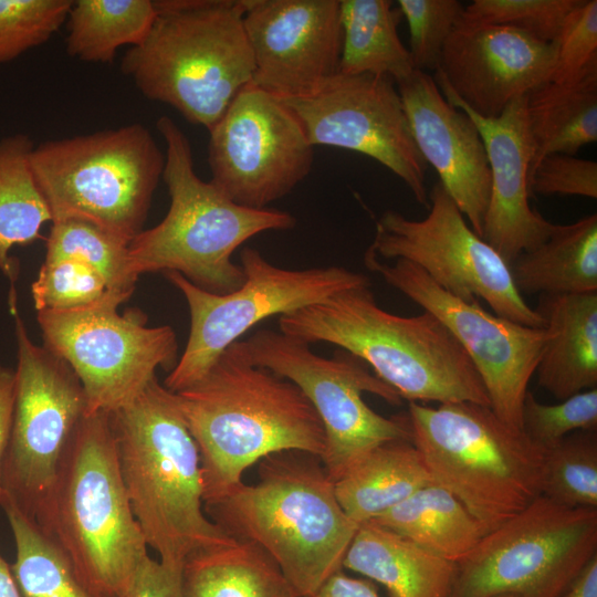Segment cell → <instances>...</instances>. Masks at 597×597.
I'll return each instance as SVG.
<instances>
[{
	"instance_id": "6da1fadb",
	"label": "cell",
	"mask_w": 597,
	"mask_h": 597,
	"mask_svg": "<svg viewBox=\"0 0 597 597\" xmlns=\"http://www.w3.org/2000/svg\"><path fill=\"white\" fill-rule=\"evenodd\" d=\"M172 396L198 447L203 506L243 483V472L268 455L301 451L322 460L325 453V430L307 397L291 380L252 364L240 341Z\"/></svg>"
},
{
	"instance_id": "7a4b0ae2",
	"label": "cell",
	"mask_w": 597,
	"mask_h": 597,
	"mask_svg": "<svg viewBox=\"0 0 597 597\" xmlns=\"http://www.w3.org/2000/svg\"><path fill=\"white\" fill-rule=\"evenodd\" d=\"M280 332L306 344L329 343L362 362L409 402L490 406L469 356L431 313L392 314L375 300L370 281L279 317Z\"/></svg>"
},
{
	"instance_id": "3957f363",
	"label": "cell",
	"mask_w": 597,
	"mask_h": 597,
	"mask_svg": "<svg viewBox=\"0 0 597 597\" xmlns=\"http://www.w3.org/2000/svg\"><path fill=\"white\" fill-rule=\"evenodd\" d=\"M109 418L134 516L163 564L182 568L192 554L234 541L205 511L198 447L171 391L155 378Z\"/></svg>"
},
{
	"instance_id": "277c9868",
	"label": "cell",
	"mask_w": 597,
	"mask_h": 597,
	"mask_svg": "<svg viewBox=\"0 0 597 597\" xmlns=\"http://www.w3.org/2000/svg\"><path fill=\"white\" fill-rule=\"evenodd\" d=\"M231 537L255 545L302 597L342 570L358 525L339 505L318 457L284 451L260 461L259 480L205 505Z\"/></svg>"
},
{
	"instance_id": "5b68a950",
	"label": "cell",
	"mask_w": 597,
	"mask_h": 597,
	"mask_svg": "<svg viewBox=\"0 0 597 597\" xmlns=\"http://www.w3.org/2000/svg\"><path fill=\"white\" fill-rule=\"evenodd\" d=\"M248 0H154L157 17L121 69L148 100L210 130L252 83L254 60L243 25Z\"/></svg>"
},
{
	"instance_id": "8992f818",
	"label": "cell",
	"mask_w": 597,
	"mask_h": 597,
	"mask_svg": "<svg viewBox=\"0 0 597 597\" xmlns=\"http://www.w3.org/2000/svg\"><path fill=\"white\" fill-rule=\"evenodd\" d=\"M156 128L166 145L163 180L170 205L164 219L128 243L133 273L177 272L216 294L240 287L244 274L233 252L261 232L289 230L296 219L276 209H252L232 201L211 180L198 177L189 139L169 117Z\"/></svg>"
},
{
	"instance_id": "52a82bcc",
	"label": "cell",
	"mask_w": 597,
	"mask_h": 597,
	"mask_svg": "<svg viewBox=\"0 0 597 597\" xmlns=\"http://www.w3.org/2000/svg\"><path fill=\"white\" fill-rule=\"evenodd\" d=\"M33 520L88 587L119 597L148 546L123 482L109 413L82 418Z\"/></svg>"
},
{
	"instance_id": "ba28073f",
	"label": "cell",
	"mask_w": 597,
	"mask_h": 597,
	"mask_svg": "<svg viewBox=\"0 0 597 597\" xmlns=\"http://www.w3.org/2000/svg\"><path fill=\"white\" fill-rule=\"evenodd\" d=\"M406 416L433 482L488 532L541 495L545 451L491 407L409 402Z\"/></svg>"
},
{
	"instance_id": "9c48e42d",
	"label": "cell",
	"mask_w": 597,
	"mask_h": 597,
	"mask_svg": "<svg viewBox=\"0 0 597 597\" xmlns=\"http://www.w3.org/2000/svg\"><path fill=\"white\" fill-rule=\"evenodd\" d=\"M164 165L140 123L45 140L31 153L51 222L86 221L127 242L143 230Z\"/></svg>"
},
{
	"instance_id": "30bf717a",
	"label": "cell",
	"mask_w": 597,
	"mask_h": 597,
	"mask_svg": "<svg viewBox=\"0 0 597 597\" xmlns=\"http://www.w3.org/2000/svg\"><path fill=\"white\" fill-rule=\"evenodd\" d=\"M597 556V509L540 495L458 564L451 597H563Z\"/></svg>"
},
{
	"instance_id": "8fae6325",
	"label": "cell",
	"mask_w": 597,
	"mask_h": 597,
	"mask_svg": "<svg viewBox=\"0 0 597 597\" xmlns=\"http://www.w3.org/2000/svg\"><path fill=\"white\" fill-rule=\"evenodd\" d=\"M128 298L109 291L85 306L38 311L43 346L80 379L86 415L126 406L156 378L158 368L171 370L178 360L171 326H147L139 310L118 313Z\"/></svg>"
},
{
	"instance_id": "7c38bea8",
	"label": "cell",
	"mask_w": 597,
	"mask_h": 597,
	"mask_svg": "<svg viewBox=\"0 0 597 597\" xmlns=\"http://www.w3.org/2000/svg\"><path fill=\"white\" fill-rule=\"evenodd\" d=\"M240 345L252 364L291 380L311 401L325 430L322 463L333 482L374 448L411 441L406 415L384 417L363 399L370 392L391 405L401 402L397 391L355 356L323 357L308 344L271 329H260Z\"/></svg>"
},
{
	"instance_id": "4fadbf2b",
	"label": "cell",
	"mask_w": 597,
	"mask_h": 597,
	"mask_svg": "<svg viewBox=\"0 0 597 597\" xmlns=\"http://www.w3.org/2000/svg\"><path fill=\"white\" fill-rule=\"evenodd\" d=\"M240 262L244 281L226 294L205 291L177 272L164 273L184 295L190 315L185 350L164 383L169 391L198 381L231 344L261 321L322 302L368 279L342 266L280 268L249 247L241 251Z\"/></svg>"
},
{
	"instance_id": "5bb4252c",
	"label": "cell",
	"mask_w": 597,
	"mask_h": 597,
	"mask_svg": "<svg viewBox=\"0 0 597 597\" xmlns=\"http://www.w3.org/2000/svg\"><path fill=\"white\" fill-rule=\"evenodd\" d=\"M18 345L14 408L1 470V502L34 519L56 478L64 451L82 418L86 398L62 358L32 342L10 294Z\"/></svg>"
},
{
	"instance_id": "9a60e30c",
	"label": "cell",
	"mask_w": 597,
	"mask_h": 597,
	"mask_svg": "<svg viewBox=\"0 0 597 597\" xmlns=\"http://www.w3.org/2000/svg\"><path fill=\"white\" fill-rule=\"evenodd\" d=\"M429 200V212L421 220L385 211L367 251L383 261H409L448 293L464 301L481 298L496 315L544 327V320L519 292L510 264L471 229L440 182Z\"/></svg>"
},
{
	"instance_id": "2e32d148",
	"label": "cell",
	"mask_w": 597,
	"mask_h": 597,
	"mask_svg": "<svg viewBox=\"0 0 597 597\" xmlns=\"http://www.w3.org/2000/svg\"><path fill=\"white\" fill-rule=\"evenodd\" d=\"M364 262L448 328L479 374L491 409L503 421L521 429L524 398L549 337L547 329L491 314L478 300H461L409 261L397 259L388 263L366 251Z\"/></svg>"
},
{
	"instance_id": "e0dca14e",
	"label": "cell",
	"mask_w": 597,
	"mask_h": 597,
	"mask_svg": "<svg viewBox=\"0 0 597 597\" xmlns=\"http://www.w3.org/2000/svg\"><path fill=\"white\" fill-rule=\"evenodd\" d=\"M211 181L235 203L264 209L310 174L313 146L277 96L250 83L209 130Z\"/></svg>"
},
{
	"instance_id": "ac0fdd59",
	"label": "cell",
	"mask_w": 597,
	"mask_h": 597,
	"mask_svg": "<svg viewBox=\"0 0 597 597\" xmlns=\"http://www.w3.org/2000/svg\"><path fill=\"white\" fill-rule=\"evenodd\" d=\"M281 100L298 118L313 147L344 148L375 159L429 208L427 163L391 77L338 72L311 94Z\"/></svg>"
},
{
	"instance_id": "d6986e66",
	"label": "cell",
	"mask_w": 597,
	"mask_h": 597,
	"mask_svg": "<svg viewBox=\"0 0 597 597\" xmlns=\"http://www.w3.org/2000/svg\"><path fill=\"white\" fill-rule=\"evenodd\" d=\"M243 25L264 91L300 97L338 73L339 0H248Z\"/></svg>"
},
{
	"instance_id": "ffe728a7",
	"label": "cell",
	"mask_w": 597,
	"mask_h": 597,
	"mask_svg": "<svg viewBox=\"0 0 597 597\" xmlns=\"http://www.w3.org/2000/svg\"><path fill=\"white\" fill-rule=\"evenodd\" d=\"M555 61L554 42L510 27L460 20L433 76L472 112L495 118L511 101L549 82Z\"/></svg>"
},
{
	"instance_id": "44dd1931",
	"label": "cell",
	"mask_w": 597,
	"mask_h": 597,
	"mask_svg": "<svg viewBox=\"0 0 597 597\" xmlns=\"http://www.w3.org/2000/svg\"><path fill=\"white\" fill-rule=\"evenodd\" d=\"M446 100L464 112L479 129L488 154L491 191L482 239L510 265L523 252L542 244L555 223L530 205L533 140L526 114V95L511 101L500 116L482 117L462 104L448 85L433 76Z\"/></svg>"
},
{
	"instance_id": "7402d4cb",
	"label": "cell",
	"mask_w": 597,
	"mask_h": 597,
	"mask_svg": "<svg viewBox=\"0 0 597 597\" xmlns=\"http://www.w3.org/2000/svg\"><path fill=\"white\" fill-rule=\"evenodd\" d=\"M397 90L416 146L440 177L471 229L482 238L491 171L481 134L473 121L450 104L433 76L415 70Z\"/></svg>"
},
{
	"instance_id": "603a6c76",
	"label": "cell",
	"mask_w": 597,
	"mask_h": 597,
	"mask_svg": "<svg viewBox=\"0 0 597 597\" xmlns=\"http://www.w3.org/2000/svg\"><path fill=\"white\" fill-rule=\"evenodd\" d=\"M535 311L549 334L537 384L558 400L597 388V293L544 294Z\"/></svg>"
},
{
	"instance_id": "cb8c5ba5",
	"label": "cell",
	"mask_w": 597,
	"mask_h": 597,
	"mask_svg": "<svg viewBox=\"0 0 597 597\" xmlns=\"http://www.w3.org/2000/svg\"><path fill=\"white\" fill-rule=\"evenodd\" d=\"M343 567L383 585L390 597H451L458 564L373 521L358 525Z\"/></svg>"
},
{
	"instance_id": "d4e9b609",
	"label": "cell",
	"mask_w": 597,
	"mask_h": 597,
	"mask_svg": "<svg viewBox=\"0 0 597 597\" xmlns=\"http://www.w3.org/2000/svg\"><path fill=\"white\" fill-rule=\"evenodd\" d=\"M433 483L411 441L383 443L334 481L345 514L357 525L373 521L421 488Z\"/></svg>"
},
{
	"instance_id": "484cf974",
	"label": "cell",
	"mask_w": 597,
	"mask_h": 597,
	"mask_svg": "<svg viewBox=\"0 0 597 597\" xmlns=\"http://www.w3.org/2000/svg\"><path fill=\"white\" fill-rule=\"evenodd\" d=\"M510 266L522 295L597 293V214L556 224L547 240Z\"/></svg>"
},
{
	"instance_id": "4316f807",
	"label": "cell",
	"mask_w": 597,
	"mask_h": 597,
	"mask_svg": "<svg viewBox=\"0 0 597 597\" xmlns=\"http://www.w3.org/2000/svg\"><path fill=\"white\" fill-rule=\"evenodd\" d=\"M526 114L534 147L530 174L548 155L575 156L597 140V70L573 82L549 81L533 90Z\"/></svg>"
},
{
	"instance_id": "83f0119b",
	"label": "cell",
	"mask_w": 597,
	"mask_h": 597,
	"mask_svg": "<svg viewBox=\"0 0 597 597\" xmlns=\"http://www.w3.org/2000/svg\"><path fill=\"white\" fill-rule=\"evenodd\" d=\"M182 590L184 597H302L266 553L235 538L189 556Z\"/></svg>"
},
{
	"instance_id": "f1b7e54d",
	"label": "cell",
	"mask_w": 597,
	"mask_h": 597,
	"mask_svg": "<svg viewBox=\"0 0 597 597\" xmlns=\"http://www.w3.org/2000/svg\"><path fill=\"white\" fill-rule=\"evenodd\" d=\"M373 522L459 564L488 530L448 490L430 483Z\"/></svg>"
},
{
	"instance_id": "f546056e",
	"label": "cell",
	"mask_w": 597,
	"mask_h": 597,
	"mask_svg": "<svg viewBox=\"0 0 597 597\" xmlns=\"http://www.w3.org/2000/svg\"><path fill=\"white\" fill-rule=\"evenodd\" d=\"M399 9L388 0H339L342 51L338 72L371 74L398 83L416 69L397 27Z\"/></svg>"
},
{
	"instance_id": "4dcf8cb0",
	"label": "cell",
	"mask_w": 597,
	"mask_h": 597,
	"mask_svg": "<svg viewBox=\"0 0 597 597\" xmlns=\"http://www.w3.org/2000/svg\"><path fill=\"white\" fill-rule=\"evenodd\" d=\"M34 146L25 134L0 139V271L12 283L19 263L9 255L10 250L34 242L43 224L52 221L31 167Z\"/></svg>"
},
{
	"instance_id": "1f68e13d",
	"label": "cell",
	"mask_w": 597,
	"mask_h": 597,
	"mask_svg": "<svg viewBox=\"0 0 597 597\" xmlns=\"http://www.w3.org/2000/svg\"><path fill=\"white\" fill-rule=\"evenodd\" d=\"M157 12L154 0H76L67 14L66 53L90 63H111L121 46H137Z\"/></svg>"
},
{
	"instance_id": "d6a6232c",
	"label": "cell",
	"mask_w": 597,
	"mask_h": 597,
	"mask_svg": "<svg viewBox=\"0 0 597 597\" xmlns=\"http://www.w3.org/2000/svg\"><path fill=\"white\" fill-rule=\"evenodd\" d=\"M15 543L11 573L22 597H104L88 587L64 551L39 524L1 502Z\"/></svg>"
},
{
	"instance_id": "836d02e7",
	"label": "cell",
	"mask_w": 597,
	"mask_h": 597,
	"mask_svg": "<svg viewBox=\"0 0 597 597\" xmlns=\"http://www.w3.org/2000/svg\"><path fill=\"white\" fill-rule=\"evenodd\" d=\"M128 243L86 221H56L52 222L44 261L84 262L105 279L109 291L130 297L138 276L130 269Z\"/></svg>"
},
{
	"instance_id": "e575fe53",
	"label": "cell",
	"mask_w": 597,
	"mask_h": 597,
	"mask_svg": "<svg viewBox=\"0 0 597 597\" xmlns=\"http://www.w3.org/2000/svg\"><path fill=\"white\" fill-rule=\"evenodd\" d=\"M541 495L570 509H597V431H576L545 451Z\"/></svg>"
},
{
	"instance_id": "d590c367",
	"label": "cell",
	"mask_w": 597,
	"mask_h": 597,
	"mask_svg": "<svg viewBox=\"0 0 597 597\" xmlns=\"http://www.w3.org/2000/svg\"><path fill=\"white\" fill-rule=\"evenodd\" d=\"M72 0H0V64L48 42L66 22Z\"/></svg>"
},
{
	"instance_id": "8d00e7d4",
	"label": "cell",
	"mask_w": 597,
	"mask_h": 597,
	"mask_svg": "<svg viewBox=\"0 0 597 597\" xmlns=\"http://www.w3.org/2000/svg\"><path fill=\"white\" fill-rule=\"evenodd\" d=\"M580 0H474L461 20L510 27L540 41L554 42Z\"/></svg>"
},
{
	"instance_id": "74e56055",
	"label": "cell",
	"mask_w": 597,
	"mask_h": 597,
	"mask_svg": "<svg viewBox=\"0 0 597 597\" xmlns=\"http://www.w3.org/2000/svg\"><path fill=\"white\" fill-rule=\"evenodd\" d=\"M521 429L544 451L573 432L597 431V388L580 391L554 405L543 404L527 391Z\"/></svg>"
},
{
	"instance_id": "f35d334b",
	"label": "cell",
	"mask_w": 597,
	"mask_h": 597,
	"mask_svg": "<svg viewBox=\"0 0 597 597\" xmlns=\"http://www.w3.org/2000/svg\"><path fill=\"white\" fill-rule=\"evenodd\" d=\"M107 292L105 279L91 265L74 259L44 261L31 285L36 311L85 306Z\"/></svg>"
},
{
	"instance_id": "ab89813d",
	"label": "cell",
	"mask_w": 597,
	"mask_h": 597,
	"mask_svg": "<svg viewBox=\"0 0 597 597\" xmlns=\"http://www.w3.org/2000/svg\"><path fill=\"white\" fill-rule=\"evenodd\" d=\"M410 34L409 53L416 70L437 71L443 46L460 22L464 7L458 0H399Z\"/></svg>"
},
{
	"instance_id": "60d3db41",
	"label": "cell",
	"mask_w": 597,
	"mask_h": 597,
	"mask_svg": "<svg viewBox=\"0 0 597 597\" xmlns=\"http://www.w3.org/2000/svg\"><path fill=\"white\" fill-rule=\"evenodd\" d=\"M553 82L576 81L597 70V1L580 0L554 41Z\"/></svg>"
},
{
	"instance_id": "b9f144b4",
	"label": "cell",
	"mask_w": 597,
	"mask_h": 597,
	"mask_svg": "<svg viewBox=\"0 0 597 597\" xmlns=\"http://www.w3.org/2000/svg\"><path fill=\"white\" fill-rule=\"evenodd\" d=\"M530 192L596 199L597 163L573 155H548L530 174Z\"/></svg>"
},
{
	"instance_id": "7bdbcfd3",
	"label": "cell",
	"mask_w": 597,
	"mask_h": 597,
	"mask_svg": "<svg viewBox=\"0 0 597 597\" xmlns=\"http://www.w3.org/2000/svg\"><path fill=\"white\" fill-rule=\"evenodd\" d=\"M119 597H184L182 568H174L144 556Z\"/></svg>"
},
{
	"instance_id": "ee69618b",
	"label": "cell",
	"mask_w": 597,
	"mask_h": 597,
	"mask_svg": "<svg viewBox=\"0 0 597 597\" xmlns=\"http://www.w3.org/2000/svg\"><path fill=\"white\" fill-rule=\"evenodd\" d=\"M14 370L0 365V498L2 462L10 439L14 408Z\"/></svg>"
},
{
	"instance_id": "f6af8a7d",
	"label": "cell",
	"mask_w": 597,
	"mask_h": 597,
	"mask_svg": "<svg viewBox=\"0 0 597 597\" xmlns=\"http://www.w3.org/2000/svg\"><path fill=\"white\" fill-rule=\"evenodd\" d=\"M314 597H380L375 585L366 579L347 576L342 570L332 575Z\"/></svg>"
},
{
	"instance_id": "bcb514c9",
	"label": "cell",
	"mask_w": 597,
	"mask_h": 597,
	"mask_svg": "<svg viewBox=\"0 0 597 597\" xmlns=\"http://www.w3.org/2000/svg\"><path fill=\"white\" fill-rule=\"evenodd\" d=\"M565 597H597V556L580 573Z\"/></svg>"
},
{
	"instance_id": "7dc6e473",
	"label": "cell",
	"mask_w": 597,
	"mask_h": 597,
	"mask_svg": "<svg viewBox=\"0 0 597 597\" xmlns=\"http://www.w3.org/2000/svg\"><path fill=\"white\" fill-rule=\"evenodd\" d=\"M0 597H22L10 565L0 556Z\"/></svg>"
},
{
	"instance_id": "c3c4849f",
	"label": "cell",
	"mask_w": 597,
	"mask_h": 597,
	"mask_svg": "<svg viewBox=\"0 0 597 597\" xmlns=\"http://www.w3.org/2000/svg\"><path fill=\"white\" fill-rule=\"evenodd\" d=\"M565 596H566V594L563 597H565ZM495 597H517V596H515V595H500V596H495Z\"/></svg>"
}]
</instances>
